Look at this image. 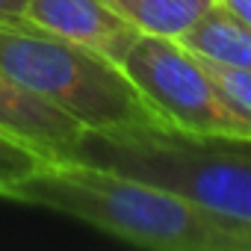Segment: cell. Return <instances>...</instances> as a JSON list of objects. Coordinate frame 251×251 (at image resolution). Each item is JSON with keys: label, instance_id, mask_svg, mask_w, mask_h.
Here are the masks:
<instances>
[{"label": "cell", "instance_id": "1", "mask_svg": "<svg viewBox=\"0 0 251 251\" xmlns=\"http://www.w3.org/2000/svg\"><path fill=\"white\" fill-rule=\"evenodd\" d=\"M9 201L45 207L86 222L124 242L160 251H251V227L157 183L48 157L30 177L6 189Z\"/></svg>", "mask_w": 251, "mask_h": 251}, {"label": "cell", "instance_id": "2", "mask_svg": "<svg viewBox=\"0 0 251 251\" xmlns=\"http://www.w3.org/2000/svg\"><path fill=\"white\" fill-rule=\"evenodd\" d=\"M65 157L157 183L251 227V139L172 127L83 130Z\"/></svg>", "mask_w": 251, "mask_h": 251}, {"label": "cell", "instance_id": "3", "mask_svg": "<svg viewBox=\"0 0 251 251\" xmlns=\"http://www.w3.org/2000/svg\"><path fill=\"white\" fill-rule=\"evenodd\" d=\"M0 71L83 130L166 127L121 65L27 21L0 24Z\"/></svg>", "mask_w": 251, "mask_h": 251}, {"label": "cell", "instance_id": "4", "mask_svg": "<svg viewBox=\"0 0 251 251\" xmlns=\"http://www.w3.org/2000/svg\"><path fill=\"white\" fill-rule=\"evenodd\" d=\"M118 65L166 127L192 136L251 139V118L216 86L186 45L142 33Z\"/></svg>", "mask_w": 251, "mask_h": 251}, {"label": "cell", "instance_id": "5", "mask_svg": "<svg viewBox=\"0 0 251 251\" xmlns=\"http://www.w3.org/2000/svg\"><path fill=\"white\" fill-rule=\"evenodd\" d=\"M24 21L50 36L89 48L115 65L142 36L106 0H27Z\"/></svg>", "mask_w": 251, "mask_h": 251}, {"label": "cell", "instance_id": "6", "mask_svg": "<svg viewBox=\"0 0 251 251\" xmlns=\"http://www.w3.org/2000/svg\"><path fill=\"white\" fill-rule=\"evenodd\" d=\"M0 133H9L39 148L45 157L59 160L77 145L83 127L0 71Z\"/></svg>", "mask_w": 251, "mask_h": 251}, {"label": "cell", "instance_id": "7", "mask_svg": "<svg viewBox=\"0 0 251 251\" xmlns=\"http://www.w3.org/2000/svg\"><path fill=\"white\" fill-rule=\"evenodd\" d=\"M139 33L180 42L213 6L216 0H106Z\"/></svg>", "mask_w": 251, "mask_h": 251}, {"label": "cell", "instance_id": "8", "mask_svg": "<svg viewBox=\"0 0 251 251\" xmlns=\"http://www.w3.org/2000/svg\"><path fill=\"white\" fill-rule=\"evenodd\" d=\"M180 45H186L195 56L251 71V30L222 6H213L180 39Z\"/></svg>", "mask_w": 251, "mask_h": 251}, {"label": "cell", "instance_id": "9", "mask_svg": "<svg viewBox=\"0 0 251 251\" xmlns=\"http://www.w3.org/2000/svg\"><path fill=\"white\" fill-rule=\"evenodd\" d=\"M45 160L48 157L39 148H33V145L15 139L9 133H0V198H3L6 189H12L18 180L30 177Z\"/></svg>", "mask_w": 251, "mask_h": 251}, {"label": "cell", "instance_id": "10", "mask_svg": "<svg viewBox=\"0 0 251 251\" xmlns=\"http://www.w3.org/2000/svg\"><path fill=\"white\" fill-rule=\"evenodd\" d=\"M198 59L207 68V74L216 80V86L251 118V71L233 68V65H225V62H213V59H204V56H198Z\"/></svg>", "mask_w": 251, "mask_h": 251}, {"label": "cell", "instance_id": "11", "mask_svg": "<svg viewBox=\"0 0 251 251\" xmlns=\"http://www.w3.org/2000/svg\"><path fill=\"white\" fill-rule=\"evenodd\" d=\"M216 6H222L225 12H230L239 24L251 30V0H216Z\"/></svg>", "mask_w": 251, "mask_h": 251}, {"label": "cell", "instance_id": "12", "mask_svg": "<svg viewBox=\"0 0 251 251\" xmlns=\"http://www.w3.org/2000/svg\"><path fill=\"white\" fill-rule=\"evenodd\" d=\"M27 0H0V24H18L24 21Z\"/></svg>", "mask_w": 251, "mask_h": 251}]
</instances>
